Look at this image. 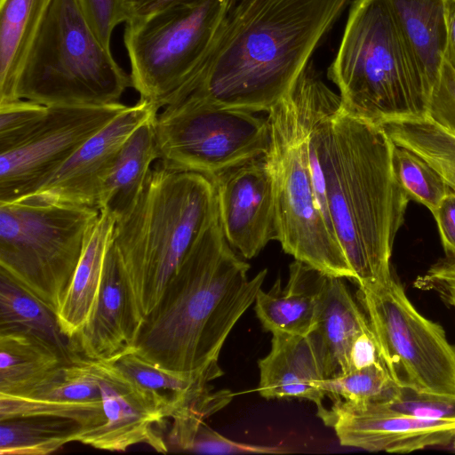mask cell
Returning a JSON list of instances; mask_svg holds the SVG:
<instances>
[{"label":"cell","instance_id":"obj_1","mask_svg":"<svg viewBox=\"0 0 455 455\" xmlns=\"http://www.w3.org/2000/svg\"><path fill=\"white\" fill-rule=\"evenodd\" d=\"M394 146L381 124L346 111L320 81L308 133L312 178L360 288L393 277V244L410 201L394 173Z\"/></svg>","mask_w":455,"mask_h":455},{"label":"cell","instance_id":"obj_2","mask_svg":"<svg viewBox=\"0 0 455 455\" xmlns=\"http://www.w3.org/2000/svg\"><path fill=\"white\" fill-rule=\"evenodd\" d=\"M349 1L235 0L186 98L267 113L292 87Z\"/></svg>","mask_w":455,"mask_h":455},{"label":"cell","instance_id":"obj_3","mask_svg":"<svg viewBox=\"0 0 455 455\" xmlns=\"http://www.w3.org/2000/svg\"><path fill=\"white\" fill-rule=\"evenodd\" d=\"M249 268L227 241L218 217L140 325L134 350L169 371L211 381L221 376L220 350L267 274L265 268L249 278Z\"/></svg>","mask_w":455,"mask_h":455},{"label":"cell","instance_id":"obj_4","mask_svg":"<svg viewBox=\"0 0 455 455\" xmlns=\"http://www.w3.org/2000/svg\"><path fill=\"white\" fill-rule=\"evenodd\" d=\"M218 217L210 178L168 169L158 161L135 203L116 220L111 247L135 336L189 250Z\"/></svg>","mask_w":455,"mask_h":455},{"label":"cell","instance_id":"obj_5","mask_svg":"<svg viewBox=\"0 0 455 455\" xmlns=\"http://www.w3.org/2000/svg\"><path fill=\"white\" fill-rule=\"evenodd\" d=\"M322 80L312 61L290 91L267 112L270 143L265 158L271 173L276 240L296 260L322 273L355 281V275L317 202L308 133Z\"/></svg>","mask_w":455,"mask_h":455},{"label":"cell","instance_id":"obj_6","mask_svg":"<svg viewBox=\"0 0 455 455\" xmlns=\"http://www.w3.org/2000/svg\"><path fill=\"white\" fill-rule=\"evenodd\" d=\"M342 108L378 124L424 118L430 90L414 68L387 0H354L327 69Z\"/></svg>","mask_w":455,"mask_h":455},{"label":"cell","instance_id":"obj_7","mask_svg":"<svg viewBox=\"0 0 455 455\" xmlns=\"http://www.w3.org/2000/svg\"><path fill=\"white\" fill-rule=\"evenodd\" d=\"M131 75L87 23L77 0H51L19 76L18 99L47 107L120 102Z\"/></svg>","mask_w":455,"mask_h":455},{"label":"cell","instance_id":"obj_8","mask_svg":"<svg viewBox=\"0 0 455 455\" xmlns=\"http://www.w3.org/2000/svg\"><path fill=\"white\" fill-rule=\"evenodd\" d=\"M99 215L40 193L0 202V273L56 315Z\"/></svg>","mask_w":455,"mask_h":455},{"label":"cell","instance_id":"obj_9","mask_svg":"<svg viewBox=\"0 0 455 455\" xmlns=\"http://www.w3.org/2000/svg\"><path fill=\"white\" fill-rule=\"evenodd\" d=\"M235 0L178 4L125 23L132 87L158 110L185 99L197 80Z\"/></svg>","mask_w":455,"mask_h":455},{"label":"cell","instance_id":"obj_10","mask_svg":"<svg viewBox=\"0 0 455 455\" xmlns=\"http://www.w3.org/2000/svg\"><path fill=\"white\" fill-rule=\"evenodd\" d=\"M155 131L164 167L210 179L264 156L270 126L258 113L215 107L186 98L157 113Z\"/></svg>","mask_w":455,"mask_h":455},{"label":"cell","instance_id":"obj_11","mask_svg":"<svg viewBox=\"0 0 455 455\" xmlns=\"http://www.w3.org/2000/svg\"><path fill=\"white\" fill-rule=\"evenodd\" d=\"M380 359L394 381L419 391L455 395V345L423 316L394 278L358 290Z\"/></svg>","mask_w":455,"mask_h":455},{"label":"cell","instance_id":"obj_12","mask_svg":"<svg viewBox=\"0 0 455 455\" xmlns=\"http://www.w3.org/2000/svg\"><path fill=\"white\" fill-rule=\"evenodd\" d=\"M128 106L49 107L39 126L0 154V202L36 193L93 134Z\"/></svg>","mask_w":455,"mask_h":455},{"label":"cell","instance_id":"obj_13","mask_svg":"<svg viewBox=\"0 0 455 455\" xmlns=\"http://www.w3.org/2000/svg\"><path fill=\"white\" fill-rule=\"evenodd\" d=\"M83 358L100 387L104 421L81 432L78 442L108 451L143 443L169 452L164 432L176 411L172 397L140 386L112 360Z\"/></svg>","mask_w":455,"mask_h":455},{"label":"cell","instance_id":"obj_14","mask_svg":"<svg viewBox=\"0 0 455 455\" xmlns=\"http://www.w3.org/2000/svg\"><path fill=\"white\" fill-rule=\"evenodd\" d=\"M317 416L342 446L368 451L408 453L443 446L455 439V420H432L395 413L382 403H357L333 397Z\"/></svg>","mask_w":455,"mask_h":455},{"label":"cell","instance_id":"obj_15","mask_svg":"<svg viewBox=\"0 0 455 455\" xmlns=\"http://www.w3.org/2000/svg\"><path fill=\"white\" fill-rule=\"evenodd\" d=\"M211 180L227 241L243 258L256 257L271 240H276L274 187L265 156Z\"/></svg>","mask_w":455,"mask_h":455},{"label":"cell","instance_id":"obj_16","mask_svg":"<svg viewBox=\"0 0 455 455\" xmlns=\"http://www.w3.org/2000/svg\"><path fill=\"white\" fill-rule=\"evenodd\" d=\"M157 113V108L142 100L128 106L89 138L36 193L98 209L101 188L124 144Z\"/></svg>","mask_w":455,"mask_h":455},{"label":"cell","instance_id":"obj_17","mask_svg":"<svg viewBox=\"0 0 455 455\" xmlns=\"http://www.w3.org/2000/svg\"><path fill=\"white\" fill-rule=\"evenodd\" d=\"M258 391L267 399H306L323 405L319 382L332 376L325 351L314 332L272 334L269 353L259 361Z\"/></svg>","mask_w":455,"mask_h":455},{"label":"cell","instance_id":"obj_18","mask_svg":"<svg viewBox=\"0 0 455 455\" xmlns=\"http://www.w3.org/2000/svg\"><path fill=\"white\" fill-rule=\"evenodd\" d=\"M134 337L130 303L110 246L94 315L68 348L91 360H109L133 347Z\"/></svg>","mask_w":455,"mask_h":455},{"label":"cell","instance_id":"obj_19","mask_svg":"<svg viewBox=\"0 0 455 455\" xmlns=\"http://www.w3.org/2000/svg\"><path fill=\"white\" fill-rule=\"evenodd\" d=\"M115 223L110 212L100 211L85 237L79 261L57 309V321L68 343L81 334L94 315Z\"/></svg>","mask_w":455,"mask_h":455},{"label":"cell","instance_id":"obj_20","mask_svg":"<svg viewBox=\"0 0 455 455\" xmlns=\"http://www.w3.org/2000/svg\"><path fill=\"white\" fill-rule=\"evenodd\" d=\"M326 275L299 260L291 263L284 288L277 279L268 291L261 288L256 296L254 310L263 328L272 334H310Z\"/></svg>","mask_w":455,"mask_h":455},{"label":"cell","instance_id":"obj_21","mask_svg":"<svg viewBox=\"0 0 455 455\" xmlns=\"http://www.w3.org/2000/svg\"><path fill=\"white\" fill-rule=\"evenodd\" d=\"M387 1L408 55L431 93L444 63L446 0Z\"/></svg>","mask_w":455,"mask_h":455},{"label":"cell","instance_id":"obj_22","mask_svg":"<svg viewBox=\"0 0 455 455\" xmlns=\"http://www.w3.org/2000/svg\"><path fill=\"white\" fill-rule=\"evenodd\" d=\"M70 355L28 329L0 327V394L28 392L68 362Z\"/></svg>","mask_w":455,"mask_h":455},{"label":"cell","instance_id":"obj_23","mask_svg":"<svg viewBox=\"0 0 455 455\" xmlns=\"http://www.w3.org/2000/svg\"><path fill=\"white\" fill-rule=\"evenodd\" d=\"M156 115L127 139L101 188L97 207L110 212L115 220L135 203L152 170V164L160 159L154 125Z\"/></svg>","mask_w":455,"mask_h":455},{"label":"cell","instance_id":"obj_24","mask_svg":"<svg viewBox=\"0 0 455 455\" xmlns=\"http://www.w3.org/2000/svg\"><path fill=\"white\" fill-rule=\"evenodd\" d=\"M344 279L325 276L312 331L325 351L332 375L342 370L353 340L370 328L366 315L356 304Z\"/></svg>","mask_w":455,"mask_h":455},{"label":"cell","instance_id":"obj_25","mask_svg":"<svg viewBox=\"0 0 455 455\" xmlns=\"http://www.w3.org/2000/svg\"><path fill=\"white\" fill-rule=\"evenodd\" d=\"M50 1L0 0V104L19 100V76Z\"/></svg>","mask_w":455,"mask_h":455},{"label":"cell","instance_id":"obj_26","mask_svg":"<svg viewBox=\"0 0 455 455\" xmlns=\"http://www.w3.org/2000/svg\"><path fill=\"white\" fill-rule=\"evenodd\" d=\"M83 428L73 419L28 416L0 420V455H47L78 442Z\"/></svg>","mask_w":455,"mask_h":455},{"label":"cell","instance_id":"obj_27","mask_svg":"<svg viewBox=\"0 0 455 455\" xmlns=\"http://www.w3.org/2000/svg\"><path fill=\"white\" fill-rule=\"evenodd\" d=\"M392 141L427 162L455 192V137L427 117L382 124Z\"/></svg>","mask_w":455,"mask_h":455},{"label":"cell","instance_id":"obj_28","mask_svg":"<svg viewBox=\"0 0 455 455\" xmlns=\"http://www.w3.org/2000/svg\"><path fill=\"white\" fill-rule=\"evenodd\" d=\"M166 435L169 451L208 454H283L284 447L235 442L212 429L204 418L188 406L178 409Z\"/></svg>","mask_w":455,"mask_h":455},{"label":"cell","instance_id":"obj_29","mask_svg":"<svg viewBox=\"0 0 455 455\" xmlns=\"http://www.w3.org/2000/svg\"><path fill=\"white\" fill-rule=\"evenodd\" d=\"M28 329L70 353L55 313L33 294L0 273V327Z\"/></svg>","mask_w":455,"mask_h":455},{"label":"cell","instance_id":"obj_30","mask_svg":"<svg viewBox=\"0 0 455 455\" xmlns=\"http://www.w3.org/2000/svg\"><path fill=\"white\" fill-rule=\"evenodd\" d=\"M109 360L140 386L171 395L176 411L209 388L211 381L161 368L142 358L133 347Z\"/></svg>","mask_w":455,"mask_h":455},{"label":"cell","instance_id":"obj_31","mask_svg":"<svg viewBox=\"0 0 455 455\" xmlns=\"http://www.w3.org/2000/svg\"><path fill=\"white\" fill-rule=\"evenodd\" d=\"M326 395L357 403H387L399 391V386L379 362L346 373H336L319 382Z\"/></svg>","mask_w":455,"mask_h":455},{"label":"cell","instance_id":"obj_32","mask_svg":"<svg viewBox=\"0 0 455 455\" xmlns=\"http://www.w3.org/2000/svg\"><path fill=\"white\" fill-rule=\"evenodd\" d=\"M392 164L395 176L409 199L425 205L432 214L451 191L427 162L405 148L395 144Z\"/></svg>","mask_w":455,"mask_h":455},{"label":"cell","instance_id":"obj_33","mask_svg":"<svg viewBox=\"0 0 455 455\" xmlns=\"http://www.w3.org/2000/svg\"><path fill=\"white\" fill-rule=\"evenodd\" d=\"M28 416L70 419L81 425L82 432L92 429L104 421L102 400L61 403L0 394V420Z\"/></svg>","mask_w":455,"mask_h":455},{"label":"cell","instance_id":"obj_34","mask_svg":"<svg viewBox=\"0 0 455 455\" xmlns=\"http://www.w3.org/2000/svg\"><path fill=\"white\" fill-rule=\"evenodd\" d=\"M49 107L16 100L0 104V154L24 141L43 122Z\"/></svg>","mask_w":455,"mask_h":455},{"label":"cell","instance_id":"obj_35","mask_svg":"<svg viewBox=\"0 0 455 455\" xmlns=\"http://www.w3.org/2000/svg\"><path fill=\"white\" fill-rule=\"evenodd\" d=\"M382 405L405 416L432 420H455V395L399 387L396 396Z\"/></svg>","mask_w":455,"mask_h":455},{"label":"cell","instance_id":"obj_36","mask_svg":"<svg viewBox=\"0 0 455 455\" xmlns=\"http://www.w3.org/2000/svg\"><path fill=\"white\" fill-rule=\"evenodd\" d=\"M426 117L455 137V71L445 61L432 88Z\"/></svg>","mask_w":455,"mask_h":455},{"label":"cell","instance_id":"obj_37","mask_svg":"<svg viewBox=\"0 0 455 455\" xmlns=\"http://www.w3.org/2000/svg\"><path fill=\"white\" fill-rule=\"evenodd\" d=\"M92 30L103 45L110 49L114 28L122 23L121 0H77Z\"/></svg>","mask_w":455,"mask_h":455},{"label":"cell","instance_id":"obj_38","mask_svg":"<svg viewBox=\"0 0 455 455\" xmlns=\"http://www.w3.org/2000/svg\"><path fill=\"white\" fill-rule=\"evenodd\" d=\"M381 361L373 332L370 328L362 331L353 340L345 361L338 373L359 370Z\"/></svg>","mask_w":455,"mask_h":455},{"label":"cell","instance_id":"obj_39","mask_svg":"<svg viewBox=\"0 0 455 455\" xmlns=\"http://www.w3.org/2000/svg\"><path fill=\"white\" fill-rule=\"evenodd\" d=\"M421 283L435 289L452 305L455 302V259L451 258L434 266L421 278Z\"/></svg>","mask_w":455,"mask_h":455},{"label":"cell","instance_id":"obj_40","mask_svg":"<svg viewBox=\"0 0 455 455\" xmlns=\"http://www.w3.org/2000/svg\"><path fill=\"white\" fill-rule=\"evenodd\" d=\"M433 216L446 252L455 259V192L451 190L443 199Z\"/></svg>","mask_w":455,"mask_h":455},{"label":"cell","instance_id":"obj_41","mask_svg":"<svg viewBox=\"0 0 455 455\" xmlns=\"http://www.w3.org/2000/svg\"><path fill=\"white\" fill-rule=\"evenodd\" d=\"M196 0H121L122 22L129 23L170 6Z\"/></svg>","mask_w":455,"mask_h":455},{"label":"cell","instance_id":"obj_42","mask_svg":"<svg viewBox=\"0 0 455 455\" xmlns=\"http://www.w3.org/2000/svg\"><path fill=\"white\" fill-rule=\"evenodd\" d=\"M448 36L444 61L455 71V0H446Z\"/></svg>","mask_w":455,"mask_h":455},{"label":"cell","instance_id":"obj_43","mask_svg":"<svg viewBox=\"0 0 455 455\" xmlns=\"http://www.w3.org/2000/svg\"><path fill=\"white\" fill-rule=\"evenodd\" d=\"M452 444H453V447L455 449V439L453 440Z\"/></svg>","mask_w":455,"mask_h":455},{"label":"cell","instance_id":"obj_44","mask_svg":"<svg viewBox=\"0 0 455 455\" xmlns=\"http://www.w3.org/2000/svg\"><path fill=\"white\" fill-rule=\"evenodd\" d=\"M452 305L455 307V302Z\"/></svg>","mask_w":455,"mask_h":455}]
</instances>
